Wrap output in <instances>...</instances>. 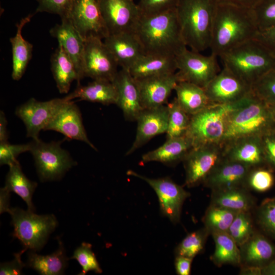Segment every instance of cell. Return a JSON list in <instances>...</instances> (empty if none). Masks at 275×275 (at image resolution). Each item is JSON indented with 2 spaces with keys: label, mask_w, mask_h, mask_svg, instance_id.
Masks as SVG:
<instances>
[{
  "label": "cell",
  "mask_w": 275,
  "mask_h": 275,
  "mask_svg": "<svg viewBox=\"0 0 275 275\" xmlns=\"http://www.w3.org/2000/svg\"><path fill=\"white\" fill-rule=\"evenodd\" d=\"M67 100L75 98L80 100L97 102L103 105L117 104L118 93L113 81L93 80L86 86L77 85V88L65 97Z\"/></svg>",
  "instance_id": "obj_27"
},
{
  "label": "cell",
  "mask_w": 275,
  "mask_h": 275,
  "mask_svg": "<svg viewBox=\"0 0 275 275\" xmlns=\"http://www.w3.org/2000/svg\"><path fill=\"white\" fill-rule=\"evenodd\" d=\"M180 0H140L141 14L151 15L175 9Z\"/></svg>",
  "instance_id": "obj_46"
},
{
  "label": "cell",
  "mask_w": 275,
  "mask_h": 275,
  "mask_svg": "<svg viewBox=\"0 0 275 275\" xmlns=\"http://www.w3.org/2000/svg\"><path fill=\"white\" fill-rule=\"evenodd\" d=\"M252 169L244 164L223 157L203 183L212 190L246 187L247 178Z\"/></svg>",
  "instance_id": "obj_18"
},
{
  "label": "cell",
  "mask_w": 275,
  "mask_h": 275,
  "mask_svg": "<svg viewBox=\"0 0 275 275\" xmlns=\"http://www.w3.org/2000/svg\"><path fill=\"white\" fill-rule=\"evenodd\" d=\"M239 247L254 233L250 211L238 212L227 232Z\"/></svg>",
  "instance_id": "obj_39"
},
{
  "label": "cell",
  "mask_w": 275,
  "mask_h": 275,
  "mask_svg": "<svg viewBox=\"0 0 275 275\" xmlns=\"http://www.w3.org/2000/svg\"><path fill=\"white\" fill-rule=\"evenodd\" d=\"M50 30L51 36L56 38L65 51L73 63L77 74V85L84 77L83 73L84 53L85 40L79 35L71 21L67 18L61 19Z\"/></svg>",
  "instance_id": "obj_22"
},
{
  "label": "cell",
  "mask_w": 275,
  "mask_h": 275,
  "mask_svg": "<svg viewBox=\"0 0 275 275\" xmlns=\"http://www.w3.org/2000/svg\"><path fill=\"white\" fill-rule=\"evenodd\" d=\"M37 12L57 14L61 19L66 18L73 0H36Z\"/></svg>",
  "instance_id": "obj_47"
},
{
  "label": "cell",
  "mask_w": 275,
  "mask_h": 275,
  "mask_svg": "<svg viewBox=\"0 0 275 275\" xmlns=\"http://www.w3.org/2000/svg\"><path fill=\"white\" fill-rule=\"evenodd\" d=\"M51 70L57 88L61 94L67 93L71 83L77 80L74 65L62 46L58 47L50 59Z\"/></svg>",
  "instance_id": "obj_32"
},
{
  "label": "cell",
  "mask_w": 275,
  "mask_h": 275,
  "mask_svg": "<svg viewBox=\"0 0 275 275\" xmlns=\"http://www.w3.org/2000/svg\"><path fill=\"white\" fill-rule=\"evenodd\" d=\"M101 14L109 34L134 32L141 16L133 0H99Z\"/></svg>",
  "instance_id": "obj_16"
},
{
  "label": "cell",
  "mask_w": 275,
  "mask_h": 275,
  "mask_svg": "<svg viewBox=\"0 0 275 275\" xmlns=\"http://www.w3.org/2000/svg\"><path fill=\"white\" fill-rule=\"evenodd\" d=\"M136 121L138 126L135 139L126 155L133 153L154 136L166 133L168 123L167 105L144 109Z\"/></svg>",
  "instance_id": "obj_20"
},
{
  "label": "cell",
  "mask_w": 275,
  "mask_h": 275,
  "mask_svg": "<svg viewBox=\"0 0 275 275\" xmlns=\"http://www.w3.org/2000/svg\"><path fill=\"white\" fill-rule=\"evenodd\" d=\"M70 259H75L81 266L82 270L79 274L84 275L90 271H93L97 273L102 272L92 251V245L89 243L82 242L75 249Z\"/></svg>",
  "instance_id": "obj_43"
},
{
  "label": "cell",
  "mask_w": 275,
  "mask_h": 275,
  "mask_svg": "<svg viewBox=\"0 0 275 275\" xmlns=\"http://www.w3.org/2000/svg\"><path fill=\"white\" fill-rule=\"evenodd\" d=\"M215 249L211 256L214 264L220 267L224 265H240V253L238 245L227 232L212 233Z\"/></svg>",
  "instance_id": "obj_34"
},
{
  "label": "cell",
  "mask_w": 275,
  "mask_h": 275,
  "mask_svg": "<svg viewBox=\"0 0 275 275\" xmlns=\"http://www.w3.org/2000/svg\"><path fill=\"white\" fill-rule=\"evenodd\" d=\"M266 166L275 171V128L261 136Z\"/></svg>",
  "instance_id": "obj_48"
},
{
  "label": "cell",
  "mask_w": 275,
  "mask_h": 275,
  "mask_svg": "<svg viewBox=\"0 0 275 275\" xmlns=\"http://www.w3.org/2000/svg\"><path fill=\"white\" fill-rule=\"evenodd\" d=\"M220 58L224 67L251 87L275 66V54L255 38L235 46Z\"/></svg>",
  "instance_id": "obj_4"
},
{
  "label": "cell",
  "mask_w": 275,
  "mask_h": 275,
  "mask_svg": "<svg viewBox=\"0 0 275 275\" xmlns=\"http://www.w3.org/2000/svg\"><path fill=\"white\" fill-rule=\"evenodd\" d=\"M134 33L146 54L175 57L187 47L176 8L154 14H141Z\"/></svg>",
  "instance_id": "obj_2"
},
{
  "label": "cell",
  "mask_w": 275,
  "mask_h": 275,
  "mask_svg": "<svg viewBox=\"0 0 275 275\" xmlns=\"http://www.w3.org/2000/svg\"><path fill=\"white\" fill-rule=\"evenodd\" d=\"M274 128L268 104L252 92L248 100L230 115L220 144L223 147L241 138L262 136Z\"/></svg>",
  "instance_id": "obj_5"
},
{
  "label": "cell",
  "mask_w": 275,
  "mask_h": 275,
  "mask_svg": "<svg viewBox=\"0 0 275 275\" xmlns=\"http://www.w3.org/2000/svg\"><path fill=\"white\" fill-rule=\"evenodd\" d=\"M30 143L13 145L8 142L0 143V164L10 165L18 161L17 156L26 151H30Z\"/></svg>",
  "instance_id": "obj_45"
},
{
  "label": "cell",
  "mask_w": 275,
  "mask_h": 275,
  "mask_svg": "<svg viewBox=\"0 0 275 275\" xmlns=\"http://www.w3.org/2000/svg\"><path fill=\"white\" fill-rule=\"evenodd\" d=\"M33 16V14H30L22 18L16 24L15 36L10 39L12 53L11 76L15 80H18L22 77L32 58L33 45L24 39L22 30L23 26L30 21Z\"/></svg>",
  "instance_id": "obj_29"
},
{
  "label": "cell",
  "mask_w": 275,
  "mask_h": 275,
  "mask_svg": "<svg viewBox=\"0 0 275 275\" xmlns=\"http://www.w3.org/2000/svg\"><path fill=\"white\" fill-rule=\"evenodd\" d=\"M259 31L252 9L216 3L209 48L212 53L220 57L255 38Z\"/></svg>",
  "instance_id": "obj_1"
},
{
  "label": "cell",
  "mask_w": 275,
  "mask_h": 275,
  "mask_svg": "<svg viewBox=\"0 0 275 275\" xmlns=\"http://www.w3.org/2000/svg\"><path fill=\"white\" fill-rule=\"evenodd\" d=\"M135 80L144 109L155 108L165 105L178 82L176 73Z\"/></svg>",
  "instance_id": "obj_21"
},
{
  "label": "cell",
  "mask_w": 275,
  "mask_h": 275,
  "mask_svg": "<svg viewBox=\"0 0 275 275\" xmlns=\"http://www.w3.org/2000/svg\"><path fill=\"white\" fill-rule=\"evenodd\" d=\"M252 9L259 31L275 26V0H261Z\"/></svg>",
  "instance_id": "obj_44"
},
{
  "label": "cell",
  "mask_w": 275,
  "mask_h": 275,
  "mask_svg": "<svg viewBox=\"0 0 275 275\" xmlns=\"http://www.w3.org/2000/svg\"><path fill=\"white\" fill-rule=\"evenodd\" d=\"M241 273L260 274V270L273 259L274 246L262 235L254 233L239 246Z\"/></svg>",
  "instance_id": "obj_17"
},
{
  "label": "cell",
  "mask_w": 275,
  "mask_h": 275,
  "mask_svg": "<svg viewBox=\"0 0 275 275\" xmlns=\"http://www.w3.org/2000/svg\"><path fill=\"white\" fill-rule=\"evenodd\" d=\"M254 204L255 200L246 187L212 190L210 205L239 212H250Z\"/></svg>",
  "instance_id": "obj_30"
},
{
  "label": "cell",
  "mask_w": 275,
  "mask_h": 275,
  "mask_svg": "<svg viewBox=\"0 0 275 275\" xmlns=\"http://www.w3.org/2000/svg\"><path fill=\"white\" fill-rule=\"evenodd\" d=\"M67 101L65 97L46 101H39L32 98L18 106L15 114L24 123L26 136L33 140L38 139L40 131L45 129Z\"/></svg>",
  "instance_id": "obj_14"
},
{
  "label": "cell",
  "mask_w": 275,
  "mask_h": 275,
  "mask_svg": "<svg viewBox=\"0 0 275 275\" xmlns=\"http://www.w3.org/2000/svg\"><path fill=\"white\" fill-rule=\"evenodd\" d=\"M209 234L205 228L188 234L175 248V256L193 259L202 252Z\"/></svg>",
  "instance_id": "obj_38"
},
{
  "label": "cell",
  "mask_w": 275,
  "mask_h": 275,
  "mask_svg": "<svg viewBox=\"0 0 275 275\" xmlns=\"http://www.w3.org/2000/svg\"><path fill=\"white\" fill-rule=\"evenodd\" d=\"M37 183L30 180L22 171L18 161L9 166L5 187L18 195L26 203L28 210L35 211L32 202L33 193Z\"/></svg>",
  "instance_id": "obj_35"
},
{
  "label": "cell",
  "mask_w": 275,
  "mask_h": 275,
  "mask_svg": "<svg viewBox=\"0 0 275 275\" xmlns=\"http://www.w3.org/2000/svg\"><path fill=\"white\" fill-rule=\"evenodd\" d=\"M127 174L146 181L156 193L162 214L173 223L180 219L182 207L185 200L190 196L182 186L169 177L150 178L128 170Z\"/></svg>",
  "instance_id": "obj_13"
},
{
  "label": "cell",
  "mask_w": 275,
  "mask_h": 275,
  "mask_svg": "<svg viewBox=\"0 0 275 275\" xmlns=\"http://www.w3.org/2000/svg\"><path fill=\"white\" fill-rule=\"evenodd\" d=\"M260 274L275 275V258L261 269Z\"/></svg>",
  "instance_id": "obj_55"
},
{
  "label": "cell",
  "mask_w": 275,
  "mask_h": 275,
  "mask_svg": "<svg viewBox=\"0 0 275 275\" xmlns=\"http://www.w3.org/2000/svg\"><path fill=\"white\" fill-rule=\"evenodd\" d=\"M66 18L85 40L92 37L104 39L109 35L99 0H73Z\"/></svg>",
  "instance_id": "obj_11"
},
{
  "label": "cell",
  "mask_w": 275,
  "mask_h": 275,
  "mask_svg": "<svg viewBox=\"0 0 275 275\" xmlns=\"http://www.w3.org/2000/svg\"><path fill=\"white\" fill-rule=\"evenodd\" d=\"M267 104L268 105L271 117L275 122V102Z\"/></svg>",
  "instance_id": "obj_56"
},
{
  "label": "cell",
  "mask_w": 275,
  "mask_h": 275,
  "mask_svg": "<svg viewBox=\"0 0 275 275\" xmlns=\"http://www.w3.org/2000/svg\"><path fill=\"white\" fill-rule=\"evenodd\" d=\"M168 123L167 139L185 136L189 127L190 116L179 104L176 98L167 104Z\"/></svg>",
  "instance_id": "obj_37"
},
{
  "label": "cell",
  "mask_w": 275,
  "mask_h": 275,
  "mask_svg": "<svg viewBox=\"0 0 275 275\" xmlns=\"http://www.w3.org/2000/svg\"><path fill=\"white\" fill-rule=\"evenodd\" d=\"M113 82L118 93L116 105L122 111L126 120L136 121L144 109L135 79L128 70L121 69Z\"/></svg>",
  "instance_id": "obj_23"
},
{
  "label": "cell",
  "mask_w": 275,
  "mask_h": 275,
  "mask_svg": "<svg viewBox=\"0 0 275 275\" xmlns=\"http://www.w3.org/2000/svg\"><path fill=\"white\" fill-rule=\"evenodd\" d=\"M252 91L267 104L275 102V66L252 86Z\"/></svg>",
  "instance_id": "obj_42"
},
{
  "label": "cell",
  "mask_w": 275,
  "mask_h": 275,
  "mask_svg": "<svg viewBox=\"0 0 275 275\" xmlns=\"http://www.w3.org/2000/svg\"><path fill=\"white\" fill-rule=\"evenodd\" d=\"M273 172L267 167L252 168L247 178L246 187L258 192L267 191L274 184Z\"/></svg>",
  "instance_id": "obj_41"
},
{
  "label": "cell",
  "mask_w": 275,
  "mask_h": 275,
  "mask_svg": "<svg viewBox=\"0 0 275 275\" xmlns=\"http://www.w3.org/2000/svg\"><path fill=\"white\" fill-rule=\"evenodd\" d=\"M10 191L5 187L1 188L0 190V213L9 212Z\"/></svg>",
  "instance_id": "obj_53"
},
{
  "label": "cell",
  "mask_w": 275,
  "mask_h": 275,
  "mask_svg": "<svg viewBox=\"0 0 275 275\" xmlns=\"http://www.w3.org/2000/svg\"><path fill=\"white\" fill-rule=\"evenodd\" d=\"M216 3L214 0H180L176 7L186 46L201 52L210 47Z\"/></svg>",
  "instance_id": "obj_3"
},
{
  "label": "cell",
  "mask_w": 275,
  "mask_h": 275,
  "mask_svg": "<svg viewBox=\"0 0 275 275\" xmlns=\"http://www.w3.org/2000/svg\"><path fill=\"white\" fill-rule=\"evenodd\" d=\"M7 120L3 111L0 112V143L8 141Z\"/></svg>",
  "instance_id": "obj_54"
},
{
  "label": "cell",
  "mask_w": 275,
  "mask_h": 275,
  "mask_svg": "<svg viewBox=\"0 0 275 275\" xmlns=\"http://www.w3.org/2000/svg\"><path fill=\"white\" fill-rule=\"evenodd\" d=\"M40 179L42 181L59 179L76 162L61 147V142L45 143L39 139L29 143Z\"/></svg>",
  "instance_id": "obj_8"
},
{
  "label": "cell",
  "mask_w": 275,
  "mask_h": 275,
  "mask_svg": "<svg viewBox=\"0 0 275 275\" xmlns=\"http://www.w3.org/2000/svg\"><path fill=\"white\" fill-rule=\"evenodd\" d=\"M217 57L212 53L204 56L185 47L175 56L178 81L190 82L204 88L219 72Z\"/></svg>",
  "instance_id": "obj_9"
},
{
  "label": "cell",
  "mask_w": 275,
  "mask_h": 275,
  "mask_svg": "<svg viewBox=\"0 0 275 275\" xmlns=\"http://www.w3.org/2000/svg\"><path fill=\"white\" fill-rule=\"evenodd\" d=\"M256 216L260 228L275 239V197L264 200L258 207Z\"/></svg>",
  "instance_id": "obj_40"
},
{
  "label": "cell",
  "mask_w": 275,
  "mask_h": 275,
  "mask_svg": "<svg viewBox=\"0 0 275 275\" xmlns=\"http://www.w3.org/2000/svg\"><path fill=\"white\" fill-rule=\"evenodd\" d=\"M26 250L23 249L14 254V259L10 262L2 263L0 266L1 275L21 274L22 268L26 265L21 260V255Z\"/></svg>",
  "instance_id": "obj_49"
},
{
  "label": "cell",
  "mask_w": 275,
  "mask_h": 275,
  "mask_svg": "<svg viewBox=\"0 0 275 275\" xmlns=\"http://www.w3.org/2000/svg\"><path fill=\"white\" fill-rule=\"evenodd\" d=\"M47 130L59 132L68 139L81 141L97 150L88 138L80 110L72 100H67L60 108L44 129Z\"/></svg>",
  "instance_id": "obj_19"
},
{
  "label": "cell",
  "mask_w": 275,
  "mask_h": 275,
  "mask_svg": "<svg viewBox=\"0 0 275 275\" xmlns=\"http://www.w3.org/2000/svg\"><path fill=\"white\" fill-rule=\"evenodd\" d=\"M261 0H214L215 3L235 6L253 8Z\"/></svg>",
  "instance_id": "obj_52"
},
{
  "label": "cell",
  "mask_w": 275,
  "mask_h": 275,
  "mask_svg": "<svg viewBox=\"0 0 275 275\" xmlns=\"http://www.w3.org/2000/svg\"><path fill=\"white\" fill-rule=\"evenodd\" d=\"M59 248L53 253L41 255L31 251L28 255L26 265L43 275L63 274L67 265L68 258L63 243L59 241Z\"/></svg>",
  "instance_id": "obj_31"
},
{
  "label": "cell",
  "mask_w": 275,
  "mask_h": 275,
  "mask_svg": "<svg viewBox=\"0 0 275 275\" xmlns=\"http://www.w3.org/2000/svg\"><path fill=\"white\" fill-rule=\"evenodd\" d=\"M109 49L122 69H129L145 54L143 46L134 32L109 34L104 38Z\"/></svg>",
  "instance_id": "obj_24"
},
{
  "label": "cell",
  "mask_w": 275,
  "mask_h": 275,
  "mask_svg": "<svg viewBox=\"0 0 275 275\" xmlns=\"http://www.w3.org/2000/svg\"><path fill=\"white\" fill-rule=\"evenodd\" d=\"M193 147L190 141L185 136L168 139L158 148L143 155L142 161H157L167 166H173L183 161Z\"/></svg>",
  "instance_id": "obj_26"
},
{
  "label": "cell",
  "mask_w": 275,
  "mask_h": 275,
  "mask_svg": "<svg viewBox=\"0 0 275 275\" xmlns=\"http://www.w3.org/2000/svg\"><path fill=\"white\" fill-rule=\"evenodd\" d=\"M118 64L102 39L92 37L85 40L84 53V77L93 80L113 81Z\"/></svg>",
  "instance_id": "obj_10"
},
{
  "label": "cell",
  "mask_w": 275,
  "mask_h": 275,
  "mask_svg": "<svg viewBox=\"0 0 275 275\" xmlns=\"http://www.w3.org/2000/svg\"><path fill=\"white\" fill-rule=\"evenodd\" d=\"M174 90L179 104L190 116L212 104L204 89L197 85L186 81H178Z\"/></svg>",
  "instance_id": "obj_33"
},
{
  "label": "cell",
  "mask_w": 275,
  "mask_h": 275,
  "mask_svg": "<svg viewBox=\"0 0 275 275\" xmlns=\"http://www.w3.org/2000/svg\"><path fill=\"white\" fill-rule=\"evenodd\" d=\"M252 93L238 101L223 104L212 103L190 116V123L185 136L193 147L219 144L226 130L228 119L235 109L244 104Z\"/></svg>",
  "instance_id": "obj_6"
},
{
  "label": "cell",
  "mask_w": 275,
  "mask_h": 275,
  "mask_svg": "<svg viewBox=\"0 0 275 275\" xmlns=\"http://www.w3.org/2000/svg\"><path fill=\"white\" fill-rule=\"evenodd\" d=\"M193 259L183 256H176L175 267L177 274L179 275L190 274Z\"/></svg>",
  "instance_id": "obj_51"
},
{
  "label": "cell",
  "mask_w": 275,
  "mask_h": 275,
  "mask_svg": "<svg viewBox=\"0 0 275 275\" xmlns=\"http://www.w3.org/2000/svg\"><path fill=\"white\" fill-rule=\"evenodd\" d=\"M255 38L275 54V26L265 31H259Z\"/></svg>",
  "instance_id": "obj_50"
},
{
  "label": "cell",
  "mask_w": 275,
  "mask_h": 275,
  "mask_svg": "<svg viewBox=\"0 0 275 275\" xmlns=\"http://www.w3.org/2000/svg\"><path fill=\"white\" fill-rule=\"evenodd\" d=\"M224 157L252 168L267 167L261 136H250L237 139L223 147Z\"/></svg>",
  "instance_id": "obj_25"
},
{
  "label": "cell",
  "mask_w": 275,
  "mask_h": 275,
  "mask_svg": "<svg viewBox=\"0 0 275 275\" xmlns=\"http://www.w3.org/2000/svg\"><path fill=\"white\" fill-rule=\"evenodd\" d=\"M9 213L14 227L13 237L21 242L24 249L35 252L43 248L58 224L53 214L38 215L19 208H11Z\"/></svg>",
  "instance_id": "obj_7"
},
{
  "label": "cell",
  "mask_w": 275,
  "mask_h": 275,
  "mask_svg": "<svg viewBox=\"0 0 275 275\" xmlns=\"http://www.w3.org/2000/svg\"><path fill=\"white\" fill-rule=\"evenodd\" d=\"M175 57L143 55L128 70L135 79L175 73Z\"/></svg>",
  "instance_id": "obj_28"
},
{
  "label": "cell",
  "mask_w": 275,
  "mask_h": 275,
  "mask_svg": "<svg viewBox=\"0 0 275 275\" xmlns=\"http://www.w3.org/2000/svg\"><path fill=\"white\" fill-rule=\"evenodd\" d=\"M223 157L224 148L219 144L193 147L183 161L185 185L192 187L203 183Z\"/></svg>",
  "instance_id": "obj_12"
},
{
  "label": "cell",
  "mask_w": 275,
  "mask_h": 275,
  "mask_svg": "<svg viewBox=\"0 0 275 275\" xmlns=\"http://www.w3.org/2000/svg\"><path fill=\"white\" fill-rule=\"evenodd\" d=\"M238 212L210 205L203 218L205 228L212 234L227 232Z\"/></svg>",
  "instance_id": "obj_36"
},
{
  "label": "cell",
  "mask_w": 275,
  "mask_h": 275,
  "mask_svg": "<svg viewBox=\"0 0 275 275\" xmlns=\"http://www.w3.org/2000/svg\"><path fill=\"white\" fill-rule=\"evenodd\" d=\"M211 103H233L252 93V87L224 66L204 88Z\"/></svg>",
  "instance_id": "obj_15"
}]
</instances>
